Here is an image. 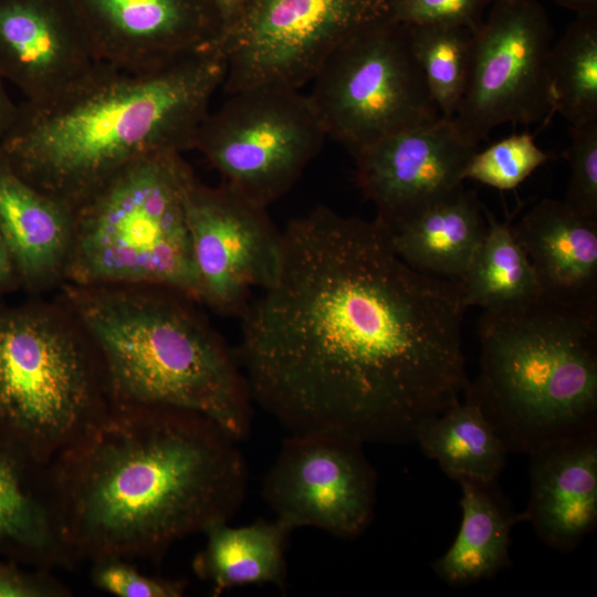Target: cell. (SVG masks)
<instances>
[{
    "label": "cell",
    "instance_id": "cell-15",
    "mask_svg": "<svg viewBox=\"0 0 597 597\" xmlns=\"http://www.w3.org/2000/svg\"><path fill=\"white\" fill-rule=\"evenodd\" d=\"M98 62L153 72L218 45L213 0H69Z\"/></svg>",
    "mask_w": 597,
    "mask_h": 597
},
{
    "label": "cell",
    "instance_id": "cell-2",
    "mask_svg": "<svg viewBox=\"0 0 597 597\" xmlns=\"http://www.w3.org/2000/svg\"><path fill=\"white\" fill-rule=\"evenodd\" d=\"M237 441L195 411L109 402L48 464L57 530L72 561H157L229 522L245 498Z\"/></svg>",
    "mask_w": 597,
    "mask_h": 597
},
{
    "label": "cell",
    "instance_id": "cell-27",
    "mask_svg": "<svg viewBox=\"0 0 597 597\" xmlns=\"http://www.w3.org/2000/svg\"><path fill=\"white\" fill-rule=\"evenodd\" d=\"M411 44L441 115L452 119L462 98L473 32L459 25H409Z\"/></svg>",
    "mask_w": 597,
    "mask_h": 597
},
{
    "label": "cell",
    "instance_id": "cell-10",
    "mask_svg": "<svg viewBox=\"0 0 597 597\" xmlns=\"http://www.w3.org/2000/svg\"><path fill=\"white\" fill-rule=\"evenodd\" d=\"M552 30L536 0H493L473 32L465 88L452 121L475 144L498 126L545 125L555 114L548 77Z\"/></svg>",
    "mask_w": 597,
    "mask_h": 597
},
{
    "label": "cell",
    "instance_id": "cell-32",
    "mask_svg": "<svg viewBox=\"0 0 597 597\" xmlns=\"http://www.w3.org/2000/svg\"><path fill=\"white\" fill-rule=\"evenodd\" d=\"M71 590L46 568L29 570L10 557H0V597H66Z\"/></svg>",
    "mask_w": 597,
    "mask_h": 597
},
{
    "label": "cell",
    "instance_id": "cell-5",
    "mask_svg": "<svg viewBox=\"0 0 597 597\" xmlns=\"http://www.w3.org/2000/svg\"><path fill=\"white\" fill-rule=\"evenodd\" d=\"M479 371L463 396L509 453L597 431V303L540 296L483 311Z\"/></svg>",
    "mask_w": 597,
    "mask_h": 597
},
{
    "label": "cell",
    "instance_id": "cell-4",
    "mask_svg": "<svg viewBox=\"0 0 597 597\" xmlns=\"http://www.w3.org/2000/svg\"><path fill=\"white\" fill-rule=\"evenodd\" d=\"M59 302L87 338L109 402L198 412L237 441L252 399L235 352L192 298L159 286L63 283Z\"/></svg>",
    "mask_w": 597,
    "mask_h": 597
},
{
    "label": "cell",
    "instance_id": "cell-21",
    "mask_svg": "<svg viewBox=\"0 0 597 597\" xmlns=\"http://www.w3.org/2000/svg\"><path fill=\"white\" fill-rule=\"evenodd\" d=\"M484 206L461 187L392 230L398 256L412 269L460 282L486 231Z\"/></svg>",
    "mask_w": 597,
    "mask_h": 597
},
{
    "label": "cell",
    "instance_id": "cell-11",
    "mask_svg": "<svg viewBox=\"0 0 597 597\" xmlns=\"http://www.w3.org/2000/svg\"><path fill=\"white\" fill-rule=\"evenodd\" d=\"M386 12V0H253L218 42L222 88L300 90L343 41Z\"/></svg>",
    "mask_w": 597,
    "mask_h": 597
},
{
    "label": "cell",
    "instance_id": "cell-17",
    "mask_svg": "<svg viewBox=\"0 0 597 597\" xmlns=\"http://www.w3.org/2000/svg\"><path fill=\"white\" fill-rule=\"evenodd\" d=\"M527 455L524 522L545 545L569 553L597 525V431L544 444Z\"/></svg>",
    "mask_w": 597,
    "mask_h": 597
},
{
    "label": "cell",
    "instance_id": "cell-29",
    "mask_svg": "<svg viewBox=\"0 0 597 597\" xmlns=\"http://www.w3.org/2000/svg\"><path fill=\"white\" fill-rule=\"evenodd\" d=\"M565 157L570 176L564 203L580 216L597 219V121L570 126Z\"/></svg>",
    "mask_w": 597,
    "mask_h": 597
},
{
    "label": "cell",
    "instance_id": "cell-30",
    "mask_svg": "<svg viewBox=\"0 0 597 597\" xmlns=\"http://www.w3.org/2000/svg\"><path fill=\"white\" fill-rule=\"evenodd\" d=\"M493 0H386L387 14L407 25H459L475 31Z\"/></svg>",
    "mask_w": 597,
    "mask_h": 597
},
{
    "label": "cell",
    "instance_id": "cell-16",
    "mask_svg": "<svg viewBox=\"0 0 597 597\" xmlns=\"http://www.w3.org/2000/svg\"><path fill=\"white\" fill-rule=\"evenodd\" d=\"M96 60L69 0H0V74L28 102H41Z\"/></svg>",
    "mask_w": 597,
    "mask_h": 597
},
{
    "label": "cell",
    "instance_id": "cell-22",
    "mask_svg": "<svg viewBox=\"0 0 597 597\" xmlns=\"http://www.w3.org/2000/svg\"><path fill=\"white\" fill-rule=\"evenodd\" d=\"M461 486V524L449 548L432 564L438 578L465 586L491 578L511 567V533L524 522L498 481L464 480Z\"/></svg>",
    "mask_w": 597,
    "mask_h": 597
},
{
    "label": "cell",
    "instance_id": "cell-14",
    "mask_svg": "<svg viewBox=\"0 0 597 597\" xmlns=\"http://www.w3.org/2000/svg\"><path fill=\"white\" fill-rule=\"evenodd\" d=\"M479 144L452 119L388 136L357 154L356 181L376 207L375 220L392 230L463 187Z\"/></svg>",
    "mask_w": 597,
    "mask_h": 597
},
{
    "label": "cell",
    "instance_id": "cell-8",
    "mask_svg": "<svg viewBox=\"0 0 597 597\" xmlns=\"http://www.w3.org/2000/svg\"><path fill=\"white\" fill-rule=\"evenodd\" d=\"M311 82L307 96L326 136L353 157L388 136L443 118L409 25L387 12L343 41Z\"/></svg>",
    "mask_w": 597,
    "mask_h": 597
},
{
    "label": "cell",
    "instance_id": "cell-28",
    "mask_svg": "<svg viewBox=\"0 0 597 597\" xmlns=\"http://www.w3.org/2000/svg\"><path fill=\"white\" fill-rule=\"evenodd\" d=\"M551 157L537 146L533 135L512 134L482 150L478 149L463 177L501 191L513 190Z\"/></svg>",
    "mask_w": 597,
    "mask_h": 597
},
{
    "label": "cell",
    "instance_id": "cell-34",
    "mask_svg": "<svg viewBox=\"0 0 597 597\" xmlns=\"http://www.w3.org/2000/svg\"><path fill=\"white\" fill-rule=\"evenodd\" d=\"M220 13L222 33L232 25L253 0H213ZM221 33V34H222Z\"/></svg>",
    "mask_w": 597,
    "mask_h": 597
},
{
    "label": "cell",
    "instance_id": "cell-26",
    "mask_svg": "<svg viewBox=\"0 0 597 597\" xmlns=\"http://www.w3.org/2000/svg\"><path fill=\"white\" fill-rule=\"evenodd\" d=\"M548 77L555 113L570 126L597 121V13L577 15L551 45Z\"/></svg>",
    "mask_w": 597,
    "mask_h": 597
},
{
    "label": "cell",
    "instance_id": "cell-20",
    "mask_svg": "<svg viewBox=\"0 0 597 597\" xmlns=\"http://www.w3.org/2000/svg\"><path fill=\"white\" fill-rule=\"evenodd\" d=\"M0 554L46 569L72 564L52 507L48 465L31 459L2 434Z\"/></svg>",
    "mask_w": 597,
    "mask_h": 597
},
{
    "label": "cell",
    "instance_id": "cell-25",
    "mask_svg": "<svg viewBox=\"0 0 597 597\" xmlns=\"http://www.w3.org/2000/svg\"><path fill=\"white\" fill-rule=\"evenodd\" d=\"M484 212L485 234L459 282L465 306L504 312L535 301L541 287L511 220L499 221L486 208Z\"/></svg>",
    "mask_w": 597,
    "mask_h": 597
},
{
    "label": "cell",
    "instance_id": "cell-33",
    "mask_svg": "<svg viewBox=\"0 0 597 597\" xmlns=\"http://www.w3.org/2000/svg\"><path fill=\"white\" fill-rule=\"evenodd\" d=\"M20 286L21 283L13 258L0 232V293L13 291Z\"/></svg>",
    "mask_w": 597,
    "mask_h": 597
},
{
    "label": "cell",
    "instance_id": "cell-18",
    "mask_svg": "<svg viewBox=\"0 0 597 597\" xmlns=\"http://www.w3.org/2000/svg\"><path fill=\"white\" fill-rule=\"evenodd\" d=\"M512 230L543 296L597 303V219L574 212L563 200L544 198Z\"/></svg>",
    "mask_w": 597,
    "mask_h": 597
},
{
    "label": "cell",
    "instance_id": "cell-19",
    "mask_svg": "<svg viewBox=\"0 0 597 597\" xmlns=\"http://www.w3.org/2000/svg\"><path fill=\"white\" fill-rule=\"evenodd\" d=\"M73 210L25 180L0 153V232L21 286L30 292L64 282Z\"/></svg>",
    "mask_w": 597,
    "mask_h": 597
},
{
    "label": "cell",
    "instance_id": "cell-7",
    "mask_svg": "<svg viewBox=\"0 0 597 597\" xmlns=\"http://www.w3.org/2000/svg\"><path fill=\"white\" fill-rule=\"evenodd\" d=\"M108 405L96 356L60 302L0 307V434L48 465Z\"/></svg>",
    "mask_w": 597,
    "mask_h": 597
},
{
    "label": "cell",
    "instance_id": "cell-31",
    "mask_svg": "<svg viewBox=\"0 0 597 597\" xmlns=\"http://www.w3.org/2000/svg\"><path fill=\"white\" fill-rule=\"evenodd\" d=\"M127 559L104 558L93 562L94 586L118 597H179L186 583L179 579L150 577L140 573Z\"/></svg>",
    "mask_w": 597,
    "mask_h": 597
},
{
    "label": "cell",
    "instance_id": "cell-9",
    "mask_svg": "<svg viewBox=\"0 0 597 597\" xmlns=\"http://www.w3.org/2000/svg\"><path fill=\"white\" fill-rule=\"evenodd\" d=\"M326 137L307 94L258 86L228 95L210 111L193 149L222 182L268 208L294 187Z\"/></svg>",
    "mask_w": 597,
    "mask_h": 597
},
{
    "label": "cell",
    "instance_id": "cell-36",
    "mask_svg": "<svg viewBox=\"0 0 597 597\" xmlns=\"http://www.w3.org/2000/svg\"><path fill=\"white\" fill-rule=\"evenodd\" d=\"M565 9L572 10L577 15L597 13V0H549Z\"/></svg>",
    "mask_w": 597,
    "mask_h": 597
},
{
    "label": "cell",
    "instance_id": "cell-6",
    "mask_svg": "<svg viewBox=\"0 0 597 597\" xmlns=\"http://www.w3.org/2000/svg\"><path fill=\"white\" fill-rule=\"evenodd\" d=\"M195 178L174 151L121 169L73 210L63 283L159 286L200 304L186 210Z\"/></svg>",
    "mask_w": 597,
    "mask_h": 597
},
{
    "label": "cell",
    "instance_id": "cell-35",
    "mask_svg": "<svg viewBox=\"0 0 597 597\" xmlns=\"http://www.w3.org/2000/svg\"><path fill=\"white\" fill-rule=\"evenodd\" d=\"M18 109L6 88V81L0 74V139L12 125Z\"/></svg>",
    "mask_w": 597,
    "mask_h": 597
},
{
    "label": "cell",
    "instance_id": "cell-3",
    "mask_svg": "<svg viewBox=\"0 0 597 597\" xmlns=\"http://www.w3.org/2000/svg\"><path fill=\"white\" fill-rule=\"evenodd\" d=\"M224 76L218 45L153 72L97 62L53 96L19 103L0 153L25 180L74 210L133 161L192 150Z\"/></svg>",
    "mask_w": 597,
    "mask_h": 597
},
{
    "label": "cell",
    "instance_id": "cell-12",
    "mask_svg": "<svg viewBox=\"0 0 597 597\" xmlns=\"http://www.w3.org/2000/svg\"><path fill=\"white\" fill-rule=\"evenodd\" d=\"M376 489L363 441L335 431L295 432L266 472L262 498L291 532L313 527L354 538L373 521Z\"/></svg>",
    "mask_w": 597,
    "mask_h": 597
},
{
    "label": "cell",
    "instance_id": "cell-1",
    "mask_svg": "<svg viewBox=\"0 0 597 597\" xmlns=\"http://www.w3.org/2000/svg\"><path fill=\"white\" fill-rule=\"evenodd\" d=\"M467 308L459 282L409 266L375 219L318 206L282 229L234 352L252 401L289 433L412 442L469 384Z\"/></svg>",
    "mask_w": 597,
    "mask_h": 597
},
{
    "label": "cell",
    "instance_id": "cell-24",
    "mask_svg": "<svg viewBox=\"0 0 597 597\" xmlns=\"http://www.w3.org/2000/svg\"><path fill=\"white\" fill-rule=\"evenodd\" d=\"M412 442L457 482L498 481L510 454L479 406L464 397L421 420Z\"/></svg>",
    "mask_w": 597,
    "mask_h": 597
},
{
    "label": "cell",
    "instance_id": "cell-13",
    "mask_svg": "<svg viewBox=\"0 0 597 597\" xmlns=\"http://www.w3.org/2000/svg\"><path fill=\"white\" fill-rule=\"evenodd\" d=\"M187 220L200 304L239 317L256 293L275 277L282 253V230L268 208L222 182L197 178L186 197Z\"/></svg>",
    "mask_w": 597,
    "mask_h": 597
},
{
    "label": "cell",
    "instance_id": "cell-23",
    "mask_svg": "<svg viewBox=\"0 0 597 597\" xmlns=\"http://www.w3.org/2000/svg\"><path fill=\"white\" fill-rule=\"evenodd\" d=\"M291 531L273 519L233 527L228 522L210 526L206 544L192 568L211 585L214 596L233 587L272 584L286 578L285 548Z\"/></svg>",
    "mask_w": 597,
    "mask_h": 597
}]
</instances>
